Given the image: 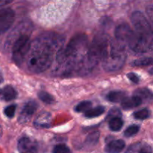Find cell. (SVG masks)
<instances>
[{"instance_id": "23", "label": "cell", "mask_w": 153, "mask_h": 153, "mask_svg": "<svg viewBox=\"0 0 153 153\" xmlns=\"http://www.w3.org/2000/svg\"><path fill=\"white\" fill-rule=\"evenodd\" d=\"M139 130H140V126H139L131 125L126 129V131H124V135L127 137H132V136L135 135L138 132Z\"/></svg>"}, {"instance_id": "26", "label": "cell", "mask_w": 153, "mask_h": 153, "mask_svg": "<svg viewBox=\"0 0 153 153\" xmlns=\"http://www.w3.org/2000/svg\"><path fill=\"white\" fill-rule=\"evenodd\" d=\"M143 143L140 142H137V143H134V144L131 145L128 149L126 150V153H140V149L141 147V145Z\"/></svg>"}, {"instance_id": "4", "label": "cell", "mask_w": 153, "mask_h": 153, "mask_svg": "<svg viewBox=\"0 0 153 153\" xmlns=\"http://www.w3.org/2000/svg\"><path fill=\"white\" fill-rule=\"evenodd\" d=\"M29 35L26 34H19L15 40L12 46L13 58L16 64H19L23 62V60L28 52L30 46Z\"/></svg>"}, {"instance_id": "20", "label": "cell", "mask_w": 153, "mask_h": 153, "mask_svg": "<svg viewBox=\"0 0 153 153\" xmlns=\"http://www.w3.org/2000/svg\"><path fill=\"white\" fill-rule=\"evenodd\" d=\"M152 64V58H143L140 59L135 60L132 62V65L135 67H145V66H149Z\"/></svg>"}, {"instance_id": "22", "label": "cell", "mask_w": 153, "mask_h": 153, "mask_svg": "<svg viewBox=\"0 0 153 153\" xmlns=\"http://www.w3.org/2000/svg\"><path fill=\"white\" fill-rule=\"evenodd\" d=\"M92 106V102L90 101H84L82 102L79 103L77 105L75 108V111L76 112H83L86 111L88 109L91 108V107Z\"/></svg>"}, {"instance_id": "17", "label": "cell", "mask_w": 153, "mask_h": 153, "mask_svg": "<svg viewBox=\"0 0 153 153\" xmlns=\"http://www.w3.org/2000/svg\"><path fill=\"white\" fill-rule=\"evenodd\" d=\"M134 95L137 96L142 100V101H150L152 98V94L149 90L146 88H143V89L137 90L134 92Z\"/></svg>"}, {"instance_id": "16", "label": "cell", "mask_w": 153, "mask_h": 153, "mask_svg": "<svg viewBox=\"0 0 153 153\" xmlns=\"http://www.w3.org/2000/svg\"><path fill=\"white\" fill-rule=\"evenodd\" d=\"M123 121L120 117H114L109 121V128L111 131H118L123 128Z\"/></svg>"}, {"instance_id": "28", "label": "cell", "mask_w": 153, "mask_h": 153, "mask_svg": "<svg viewBox=\"0 0 153 153\" xmlns=\"http://www.w3.org/2000/svg\"><path fill=\"white\" fill-rule=\"evenodd\" d=\"M140 153H152L151 146L146 143H142L140 149Z\"/></svg>"}, {"instance_id": "33", "label": "cell", "mask_w": 153, "mask_h": 153, "mask_svg": "<svg viewBox=\"0 0 153 153\" xmlns=\"http://www.w3.org/2000/svg\"><path fill=\"white\" fill-rule=\"evenodd\" d=\"M0 95H1V91H0Z\"/></svg>"}, {"instance_id": "12", "label": "cell", "mask_w": 153, "mask_h": 153, "mask_svg": "<svg viewBox=\"0 0 153 153\" xmlns=\"http://www.w3.org/2000/svg\"><path fill=\"white\" fill-rule=\"evenodd\" d=\"M50 117V114L47 113V112L41 114L37 117V118L34 121V126L38 127V128H48L50 126V124H49V121L51 119Z\"/></svg>"}, {"instance_id": "24", "label": "cell", "mask_w": 153, "mask_h": 153, "mask_svg": "<svg viewBox=\"0 0 153 153\" xmlns=\"http://www.w3.org/2000/svg\"><path fill=\"white\" fill-rule=\"evenodd\" d=\"M16 105H10L7 106L4 108V113L6 117L9 118H12L15 114V111H16Z\"/></svg>"}, {"instance_id": "30", "label": "cell", "mask_w": 153, "mask_h": 153, "mask_svg": "<svg viewBox=\"0 0 153 153\" xmlns=\"http://www.w3.org/2000/svg\"><path fill=\"white\" fill-rule=\"evenodd\" d=\"M13 1V0H0V7H4V6L7 5V4H10Z\"/></svg>"}, {"instance_id": "14", "label": "cell", "mask_w": 153, "mask_h": 153, "mask_svg": "<svg viewBox=\"0 0 153 153\" xmlns=\"http://www.w3.org/2000/svg\"><path fill=\"white\" fill-rule=\"evenodd\" d=\"M126 97V94L122 91H111L107 96V100L111 102H121Z\"/></svg>"}, {"instance_id": "1", "label": "cell", "mask_w": 153, "mask_h": 153, "mask_svg": "<svg viewBox=\"0 0 153 153\" xmlns=\"http://www.w3.org/2000/svg\"><path fill=\"white\" fill-rule=\"evenodd\" d=\"M61 43L59 36L52 33L41 34L30 43L29 49L24 58L26 67L34 73H40L49 68L53 55L58 52Z\"/></svg>"}, {"instance_id": "3", "label": "cell", "mask_w": 153, "mask_h": 153, "mask_svg": "<svg viewBox=\"0 0 153 153\" xmlns=\"http://www.w3.org/2000/svg\"><path fill=\"white\" fill-rule=\"evenodd\" d=\"M108 43V37L104 34L97 35L94 39L87 50V64L88 67H94L100 61H102L107 52Z\"/></svg>"}, {"instance_id": "21", "label": "cell", "mask_w": 153, "mask_h": 153, "mask_svg": "<svg viewBox=\"0 0 153 153\" xmlns=\"http://www.w3.org/2000/svg\"><path fill=\"white\" fill-rule=\"evenodd\" d=\"M133 116L137 120H146L149 118V116H150V111H149V109L143 108L135 112L133 114Z\"/></svg>"}, {"instance_id": "11", "label": "cell", "mask_w": 153, "mask_h": 153, "mask_svg": "<svg viewBox=\"0 0 153 153\" xmlns=\"http://www.w3.org/2000/svg\"><path fill=\"white\" fill-rule=\"evenodd\" d=\"M126 143L123 140H112L108 143L105 150L108 153H120L124 149Z\"/></svg>"}, {"instance_id": "29", "label": "cell", "mask_w": 153, "mask_h": 153, "mask_svg": "<svg viewBox=\"0 0 153 153\" xmlns=\"http://www.w3.org/2000/svg\"><path fill=\"white\" fill-rule=\"evenodd\" d=\"M127 76H128V79H129L131 82H134V83H136V84L138 83L139 80H140L139 77L135 74V73H128V74H127Z\"/></svg>"}, {"instance_id": "2", "label": "cell", "mask_w": 153, "mask_h": 153, "mask_svg": "<svg viewBox=\"0 0 153 153\" xmlns=\"http://www.w3.org/2000/svg\"><path fill=\"white\" fill-rule=\"evenodd\" d=\"M126 59L125 45L118 40H109L107 52L102 61L107 71H116L122 68Z\"/></svg>"}, {"instance_id": "8", "label": "cell", "mask_w": 153, "mask_h": 153, "mask_svg": "<svg viewBox=\"0 0 153 153\" xmlns=\"http://www.w3.org/2000/svg\"><path fill=\"white\" fill-rule=\"evenodd\" d=\"M37 109V104L34 101H29L25 105L19 117V122L20 123H25L30 120L31 117Z\"/></svg>"}, {"instance_id": "15", "label": "cell", "mask_w": 153, "mask_h": 153, "mask_svg": "<svg viewBox=\"0 0 153 153\" xmlns=\"http://www.w3.org/2000/svg\"><path fill=\"white\" fill-rule=\"evenodd\" d=\"M105 112V108L103 106H97L94 108H90L85 112V116L87 118H94L103 114Z\"/></svg>"}, {"instance_id": "7", "label": "cell", "mask_w": 153, "mask_h": 153, "mask_svg": "<svg viewBox=\"0 0 153 153\" xmlns=\"http://www.w3.org/2000/svg\"><path fill=\"white\" fill-rule=\"evenodd\" d=\"M133 34V30L127 24H120L117 27L115 30V37L116 40L124 45H128L130 39Z\"/></svg>"}, {"instance_id": "31", "label": "cell", "mask_w": 153, "mask_h": 153, "mask_svg": "<svg viewBox=\"0 0 153 153\" xmlns=\"http://www.w3.org/2000/svg\"><path fill=\"white\" fill-rule=\"evenodd\" d=\"M3 82V77H2V75L0 73V84Z\"/></svg>"}, {"instance_id": "19", "label": "cell", "mask_w": 153, "mask_h": 153, "mask_svg": "<svg viewBox=\"0 0 153 153\" xmlns=\"http://www.w3.org/2000/svg\"><path fill=\"white\" fill-rule=\"evenodd\" d=\"M38 97L42 102L46 104H52L54 102V97L46 91H40L38 93Z\"/></svg>"}, {"instance_id": "32", "label": "cell", "mask_w": 153, "mask_h": 153, "mask_svg": "<svg viewBox=\"0 0 153 153\" xmlns=\"http://www.w3.org/2000/svg\"><path fill=\"white\" fill-rule=\"evenodd\" d=\"M1 134H2V129H1V127L0 126V137H1Z\"/></svg>"}, {"instance_id": "5", "label": "cell", "mask_w": 153, "mask_h": 153, "mask_svg": "<svg viewBox=\"0 0 153 153\" xmlns=\"http://www.w3.org/2000/svg\"><path fill=\"white\" fill-rule=\"evenodd\" d=\"M131 22L135 29V32L145 37H152V31L150 24L148 22L146 16L140 11H135L132 13L131 17Z\"/></svg>"}, {"instance_id": "25", "label": "cell", "mask_w": 153, "mask_h": 153, "mask_svg": "<svg viewBox=\"0 0 153 153\" xmlns=\"http://www.w3.org/2000/svg\"><path fill=\"white\" fill-rule=\"evenodd\" d=\"M53 153H70V149L66 145L58 144L54 148Z\"/></svg>"}, {"instance_id": "18", "label": "cell", "mask_w": 153, "mask_h": 153, "mask_svg": "<svg viewBox=\"0 0 153 153\" xmlns=\"http://www.w3.org/2000/svg\"><path fill=\"white\" fill-rule=\"evenodd\" d=\"M99 139H100V132L99 131H94V132L91 133L87 137L86 140H85V143L88 146H95L98 143Z\"/></svg>"}, {"instance_id": "10", "label": "cell", "mask_w": 153, "mask_h": 153, "mask_svg": "<svg viewBox=\"0 0 153 153\" xmlns=\"http://www.w3.org/2000/svg\"><path fill=\"white\" fill-rule=\"evenodd\" d=\"M142 103H143V101L141 99L137 96L134 95L131 97H126L121 102V106L125 110H128V109L134 108L140 105Z\"/></svg>"}, {"instance_id": "9", "label": "cell", "mask_w": 153, "mask_h": 153, "mask_svg": "<svg viewBox=\"0 0 153 153\" xmlns=\"http://www.w3.org/2000/svg\"><path fill=\"white\" fill-rule=\"evenodd\" d=\"M17 148L19 153H37V146L28 137H22L18 142Z\"/></svg>"}, {"instance_id": "13", "label": "cell", "mask_w": 153, "mask_h": 153, "mask_svg": "<svg viewBox=\"0 0 153 153\" xmlns=\"http://www.w3.org/2000/svg\"><path fill=\"white\" fill-rule=\"evenodd\" d=\"M1 96L3 100L8 102L16 99L17 97V93L13 87L10 85H7V86L4 87L2 91H1Z\"/></svg>"}, {"instance_id": "6", "label": "cell", "mask_w": 153, "mask_h": 153, "mask_svg": "<svg viewBox=\"0 0 153 153\" xmlns=\"http://www.w3.org/2000/svg\"><path fill=\"white\" fill-rule=\"evenodd\" d=\"M15 13L12 9L0 10V34L6 32L14 22Z\"/></svg>"}, {"instance_id": "27", "label": "cell", "mask_w": 153, "mask_h": 153, "mask_svg": "<svg viewBox=\"0 0 153 153\" xmlns=\"http://www.w3.org/2000/svg\"><path fill=\"white\" fill-rule=\"evenodd\" d=\"M120 116H121L120 111L117 108H114L109 111L108 115V119L111 120L114 117H120Z\"/></svg>"}]
</instances>
